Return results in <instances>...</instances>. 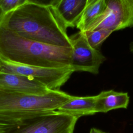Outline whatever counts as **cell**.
Here are the masks:
<instances>
[{"mask_svg": "<svg viewBox=\"0 0 133 133\" xmlns=\"http://www.w3.org/2000/svg\"><path fill=\"white\" fill-rule=\"evenodd\" d=\"M72 47L33 41L0 26V61L45 68L71 66Z\"/></svg>", "mask_w": 133, "mask_h": 133, "instance_id": "2", "label": "cell"}, {"mask_svg": "<svg viewBox=\"0 0 133 133\" xmlns=\"http://www.w3.org/2000/svg\"><path fill=\"white\" fill-rule=\"evenodd\" d=\"M89 133H108L107 132H105L104 131H102L100 129L96 128H91L90 130V132Z\"/></svg>", "mask_w": 133, "mask_h": 133, "instance_id": "16", "label": "cell"}, {"mask_svg": "<svg viewBox=\"0 0 133 133\" xmlns=\"http://www.w3.org/2000/svg\"><path fill=\"white\" fill-rule=\"evenodd\" d=\"M96 96L77 97L73 96L66 102L57 110V112L79 118L83 116L91 115L96 113Z\"/></svg>", "mask_w": 133, "mask_h": 133, "instance_id": "10", "label": "cell"}, {"mask_svg": "<svg viewBox=\"0 0 133 133\" xmlns=\"http://www.w3.org/2000/svg\"><path fill=\"white\" fill-rule=\"evenodd\" d=\"M132 26L133 0H107L104 14L86 32L99 29L114 32Z\"/></svg>", "mask_w": 133, "mask_h": 133, "instance_id": "6", "label": "cell"}, {"mask_svg": "<svg viewBox=\"0 0 133 133\" xmlns=\"http://www.w3.org/2000/svg\"><path fill=\"white\" fill-rule=\"evenodd\" d=\"M129 102L127 92L114 90L102 91L96 95L95 110L97 113H107L117 109H126Z\"/></svg>", "mask_w": 133, "mask_h": 133, "instance_id": "11", "label": "cell"}, {"mask_svg": "<svg viewBox=\"0 0 133 133\" xmlns=\"http://www.w3.org/2000/svg\"><path fill=\"white\" fill-rule=\"evenodd\" d=\"M107 0H88L76 27L81 32H86L104 14Z\"/></svg>", "mask_w": 133, "mask_h": 133, "instance_id": "12", "label": "cell"}, {"mask_svg": "<svg viewBox=\"0 0 133 133\" xmlns=\"http://www.w3.org/2000/svg\"><path fill=\"white\" fill-rule=\"evenodd\" d=\"M73 96L60 90L38 95L0 89V118L16 122L57 111Z\"/></svg>", "mask_w": 133, "mask_h": 133, "instance_id": "3", "label": "cell"}, {"mask_svg": "<svg viewBox=\"0 0 133 133\" xmlns=\"http://www.w3.org/2000/svg\"><path fill=\"white\" fill-rule=\"evenodd\" d=\"M27 0H0V17L16 9Z\"/></svg>", "mask_w": 133, "mask_h": 133, "instance_id": "14", "label": "cell"}, {"mask_svg": "<svg viewBox=\"0 0 133 133\" xmlns=\"http://www.w3.org/2000/svg\"><path fill=\"white\" fill-rule=\"evenodd\" d=\"M0 26L22 37L55 46L72 47L66 28L50 4L27 0L0 17Z\"/></svg>", "mask_w": 133, "mask_h": 133, "instance_id": "1", "label": "cell"}, {"mask_svg": "<svg viewBox=\"0 0 133 133\" xmlns=\"http://www.w3.org/2000/svg\"><path fill=\"white\" fill-rule=\"evenodd\" d=\"M0 72L17 74L37 81L50 90H60L74 71L71 66L45 68L15 64L0 61Z\"/></svg>", "mask_w": 133, "mask_h": 133, "instance_id": "5", "label": "cell"}, {"mask_svg": "<svg viewBox=\"0 0 133 133\" xmlns=\"http://www.w3.org/2000/svg\"><path fill=\"white\" fill-rule=\"evenodd\" d=\"M21 122L7 121L0 118V133H9L10 131L17 127Z\"/></svg>", "mask_w": 133, "mask_h": 133, "instance_id": "15", "label": "cell"}, {"mask_svg": "<svg viewBox=\"0 0 133 133\" xmlns=\"http://www.w3.org/2000/svg\"><path fill=\"white\" fill-rule=\"evenodd\" d=\"M88 0H55L50 1L59 18L65 28L76 24L86 6Z\"/></svg>", "mask_w": 133, "mask_h": 133, "instance_id": "9", "label": "cell"}, {"mask_svg": "<svg viewBox=\"0 0 133 133\" xmlns=\"http://www.w3.org/2000/svg\"><path fill=\"white\" fill-rule=\"evenodd\" d=\"M113 32L106 29H99L83 33L89 45L92 48L99 50L103 42Z\"/></svg>", "mask_w": 133, "mask_h": 133, "instance_id": "13", "label": "cell"}, {"mask_svg": "<svg viewBox=\"0 0 133 133\" xmlns=\"http://www.w3.org/2000/svg\"><path fill=\"white\" fill-rule=\"evenodd\" d=\"M0 89L12 92L43 95L50 90L41 83L17 74L0 72Z\"/></svg>", "mask_w": 133, "mask_h": 133, "instance_id": "8", "label": "cell"}, {"mask_svg": "<svg viewBox=\"0 0 133 133\" xmlns=\"http://www.w3.org/2000/svg\"><path fill=\"white\" fill-rule=\"evenodd\" d=\"M78 118L55 111L22 121L9 133H73Z\"/></svg>", "mask_w": 133, "mask_h": 133, "instance_id": "4", "label": "cell"}, {"mask_svg": "<svg viewBox=\"0 0 133 133\" xmlns=\"http://www.w3.org/2000/svg\"><path fill=\"white\" fill-rule=\"evenodd\" d=\"M129 50L133 54V41H132L129 44Z\"/></svg>", "mask_w": 133, "mask_h": 133, "instance_id": "17", "label": "cell"}, {"mask_svg": "<svg viewBox=\"0 0 133 133\" xmlns=\"http://www.w3.org/2000/svg\"><path fill=\"white\" fill-rule=\"evenodd\" d=\"M72 45L71 66L74 72L81 71L97 74L106 58L99 50L92 48L84 33L79 32L70 37Z\"/></svg>", "mask_w": 133, "mask_h": 133, "instance_id": "7", "label": "cell"}]
</instances>
